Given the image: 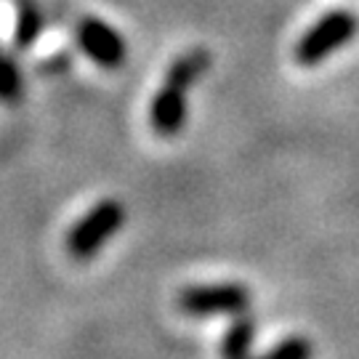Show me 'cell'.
Segmentation results:
<instances>
[{"instance_id": "obj_1", "label": "cell", "mask_w": 359, "mask_h": 359, "mask_svg": "<svg viewBox=\"0 0 359 359\" xmlns=\"http://www.w3.org/2000/svg\"><path fill=\"white\" fill-rule=\"evenodd\" d=\"M359 32V19L348 8H335L327 11L322 19L304 32V38L295 46V62L301 67H317L322 65L330 53L348 46L354 35Z\"/></svg>"}, {"instance_id": "obj_2", "label": "cell", "mask_w": 359, "mask_h": 359, "mask_svg": "<svg viewBox=\"0 0 359 359\" xmlns=\"http://www.w3.org/2000/svg\"><path fill=\"white\" fill-rule=\"evenodd\" d=\"M123 221H126L123 205L117 200H102L99 205L90 208L88 213L72 226L69 237H67V250L77 261H86V258L96 256V250L107 240L115 237V231L123 226Z\"/></svg>"}, {"instance_id": "obj_3", "label": "cell", "mask_w": 359, "mask_h": 359, "mask_svg": "<svg viewBox=\"0 0 359 359\" xmlns=\"http://www.w3.org/2000/svg\"><path fill=\"white\" fill-rule=\"evenodd\" d=\"M179 306L187 314L208 317V314H245L250 306V290L240 283H216L184 287Z\"/></svg>"}, {"instance_id": "obj_4", "label": "cell", "mask_w": 359, "mask_h": 359, "mask_svg": "<svg viewBox=\"0 0 359 359\" xmlns=\"http://www.w3.org/2000/svg\"><path fill=\"white\" fill-rule=\"evenodd\" d=\"M77 46L93 65L104 67V69L123 67L126 56H128L123 35L112 25H107L96 16H88L77 25Z\"/></svg>"}, {"instance_id": "obj_5", "label": "cell", "mask_w": 359, "mask_h": 359, "mask_svg": "<svg viewBox=\"0 0 359 359\" xmlns=\"http://www.w3.org/2000/svg\"><path fill=\"white\" fill-rule=\"evenodd\" d=\"M149 123H152L154 133L176 136L187 123V90L181 86L165 83L154 93L152 107H149Z\"/></svg>"}, {"instance_id": "obj_6", "label": "cell", "mask_w": 359, "mask_h": 359, "mask_svg": "<svg viewBox=\"0 0 359 359\" xmlns=\"http://www.w3.org/2000/svg\"><path fill=\"white\" fill-rule=\"evenodd\" d=\"M210 67V53L205 48H192V51L181 53L173 65L168 67L165 83H173V86H181V88H192L197 83V77L205 72Z\"/></svg>"}, {"instance_id": "obj_7", "label": "cell", "mask_w": 359, "mask_h": 359, "mask_svg": "<svg viewBox=\"0 0 359 359\" xmlns=\"http://www.w3.org/2000/svg\"><path fill=\"white\" fill-rule=\"evenodd\" d=\"M253 338H256V322L250 317H240V320H234V325L224 335L221 354L224 357H245L253 346Z\"/></svg>"}, {"instance_id": "obj_8", "label": "cell", "mask_w": 359, "mask_h": 359, "mask_svg": "<svg viewBox=\"0 0 359 359\" xmlns=\"http://www.w3.org/2000/svg\"><path fill=\"white\" fill-rule=\"evenodd\" d=\"M40 32V16L32 6H25L19 11V25H16V46H29Z\"/></svg>"}, {"instance_id": "obj_9", "label": "cell", "mask_w": 359, "mask_h": 359, "mask_svg": "<svg viewBox=\"0 0 359 359\" xmlns=\"http://www.w3.org/2000/svg\"><path fill=\"white\" fill-rule=\"evenodd\" d=\"M269 357H277V359H309L311 357V344H309L306 338H285L283 344H277V346L269 348Z\"/></svg>"}, {"instance_id": "obj_10", "label": "cell", "mask_w": 359, "mask_h": 359, "mask_svg": "<svg viewBox=\"0 0 359 359\" xmlns=\"http://www.w3.org/2000/svg\"><path fill=\"white\" fill-rule=\"evenodd\" d=\"M19 86H22V75H19L16 65L8 59H0V96L13 99L19 93Z\"/></svg>"}]
</instances>
